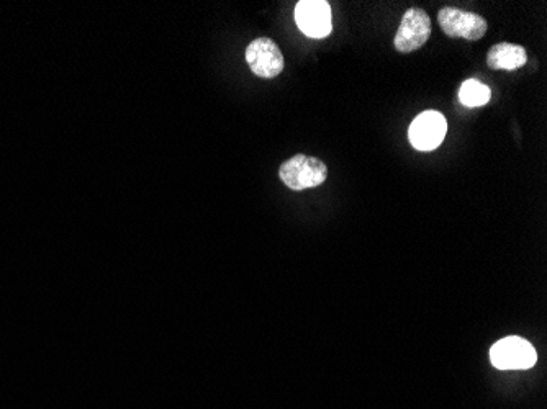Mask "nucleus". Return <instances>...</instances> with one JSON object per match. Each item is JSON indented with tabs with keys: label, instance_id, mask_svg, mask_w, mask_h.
I'll use <instances>...</instances> for the list:
<instances>
[{
	"label": "nucleus",
	"instance_id": "6",
	"mask_svg": "<svg viewBox=\"0 0 547 409\" xmlns=\"http://www.w3.org/2000/svg\"><path fill=\"white\" fill-rule=\"evenodd\" d=\"M431 36V18L423 9H410L403 15L402 23L395 36V50L412 53L426 45Z\"/></svg>",
	"mask_w": 547,
	"mask_h": 409
},
{
	"label": "nucleus",
	"instance_id": "7",
	"mask_svg": "<svg viewBox=\"0 0 547 409\" xmlns=\"http://www.w3.org/2000/svg\"><path fill=\"white\" fill-rule=\"evenodd\" d=\"M295 22L308 38H325L333 30L330 4L325 0H302L295 7Z\"/></svg>",
	"mask_w": 547,
	"mask_h": 409
},
{
	"label": "nucleus",
	"instance_id": "9",
	"mask_svg": "<svg viewBox=\"0 0 547 409\" xmlns=\"http://www.w3.org/2000/svg\"><path fill=\"white\" fill-rule=\"evenodd\" d=\"M490 97H492V92H490L489 87L477 81V79H469L459 89V100H461L464 107H484V105L489 104Z\"/></svg>",
	"mask_w": 547,
	"mask_h": 409
},
{
	"label": "nucleus",
	"instance_id": "8",
	"mask_svg": "<svg viewBox=\"0 0 547 409\" xmlns=\"http://www.w3.org/2000/svg\"><path fill=\"white\" fill-rule=\"evenodd\" d=\"M528 63L525 48L513 43H498L490 48L487 64L493 71H516Z\"/></svg>",
	"mask_w": 547,
	"mask_h": 409
},
{
	"label": "nucleus",
	"instance_id": "1",
	"mask_svg": "<svg viewBox=\"0 0 547 409\" xmlns=\"http://www.w3.org/2000/svg\"><path fill=\"white\" fill-rule=\"evenodd\" d=\"M279 177L285 187L295 192L315 189L328 177V167L321 159L305 156V154H295L294 158L282 164Z\"/></svg>",
	"mask_w": 547,
	"mask_h": 409
},
{
	"label": "nucleus",
	"instance_id": "5",
	"mask_svg": "<svg viewBox=\"0 0 547 409\" xmlns=\"http://www.w3.org/2000/svg\"><path fill=\"white\" fill-rule=\"evenodd\" d=\"M448 133V122L443 113L426 110L413 120L408 130V140L418 151H433L443 143Z\"/></svg>",
	"mask_w": 547,
	"mask_h": 409
},
{
	"label": "nucleus",
	"instance_id": "2",
	"mask_svg": "<svg viewBox=\"0 0 547 409\" xmlns=\"http://www.w3.org/2000/svg\"><path fill=\"white\" fill-rule=\"evenodd\" d=\"M536 360V349L518 336L495 342L490 349V362L498 370H528L534 367Z\"/></svg>",
	"mask_w": 547,
	"mask_h": 409
},
{
	"label": "nucleus",
	"instance_id": "3",
	"mask_svg": "<svg viewBox=\"0 0 547 409\" xmlns=\"http://www.w3.org/2000/svg\"><path fill=\"white\" fill-rule=\"evenodd\" d=\"M439 27L444 35L449 38H464V40L477 41L484 38L487 33V20L480 15L456 9V7H444L438 14Z\"/></svg>",
	"mask_w": 547,
	"mask_h": 409
},
{
	"label": "nucleus",
	"instance_id": "4",
	"mask_svg": "<svg viewBox=\"0 0 547 409\" xmlns=\"http://www.w3.org/2000/svg\"><path fill=\"white\" fill-rule=\"evenodd\" d=\"M246 63L249 69L263 79H274L284 71V54L276 41L266 36L256 38L246 48Z\"/></svg>",
	"mask_w": 547,
	"mask_h": 409
}]
</instances>
